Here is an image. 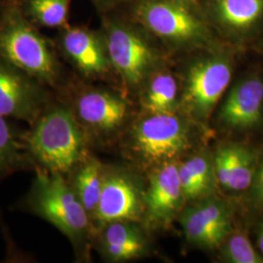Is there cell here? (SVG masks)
Instances as JSON below:
<instances>
[{"instance_id":"2","label":"cell","mask_w":263,"mask_h":263,"mask_svg":"<svg viewBox=\"0 0 263 263\" xmlns=\"http://www.w3.org/2000/svg\"><path fill=\"white\" fill-rule=\"evenodd\" d=\"M27 143L35 166L64 177L87 156L84 130L63 104H48L31 125Z\"/></svg>"},{"instance_id":"12","label":"cell","mask_w":263,"mask_h":263,"mask_svg":"<svg viewBox=\"0 0 263 263\" xmlns=\"http://www.w3.org/2000/svg\"><path fill=\"white\" fill-rule=\"evenodd\" d=\"M70 110L83 130L87 128L101 136H109L122 127L128 105L111 91L88 89L76 97Z\"/></svg>"},{"instance_id":"18","label":"cell","mask_w":263,"mask_h":263,"mask_svg":"<svg viewBox=\"0 0 263 263\" xmlns=\"http://www.w3.org/2000/svg\"><path fill=\"white\" fill-rule=\"evenodd\" d=\"M142 105L149 114H174L179 104V88L176 76L159 68L143 84Z\"/></svg>"},{"instance_id":"17","label":"cell","mask_w":263,"mask_h":263,"mask_svg":"<svg viewBox=\"0 0 263 263\" xmlns=\"http://www.w3.org/2000/svg\"><path fill=\"white\" fill-rule=\"evenodd\" d=\"M104 172L105 168L101 162L86 156L66 177L92 221L103 190Z\"/></svg>"},{"instance_id":"22","label":"cell","mask_w":263,"mask_h":263,"mask_svg":"<svg viewBox=\"0 0 263 263\" xmlns=\"http://www.w3.org/2000/svg\"><path fill=\"white\" fill-rule=\"evenodd\" d=\"M184 163L197 183L201 200L210 197L217 183L213 160L206 154H197Z\"/></svg>"},{"instance_id":"23","label":"cell","mask_w":263,"mask_h":263,"mask_svg":"<svg viewBox=\"0 0 263 263\" xmlns=\"http://www.w3.org/2000/svg\"><path fill=\"white\" fill-rule=\"evenodd\" d=\"M247 203L254 210H263V149L260 151L254 180L246 192Z\"/></svg>"},{"instance_id":"13","label":"cell","mask_w":263,"mask_h":263,"mask_svg":"<svg viewBox=\"0 0 263 263\" xmlns=\"http://www.w3.org/2000/svg\"><path fill=\"white\" fill-rule=\"evenodd\" d=\"M140 213V192L131 177L119 170L105 169L93 227L99 230L114 221H136Z\"/></svg>"},{"instance_id":"5","label":"cell","mask_w":263,"mask_h":263,"mask_svg":"<svg viewBox=\"0 0 263 263\" xmlns=\"http://www.w3.org/2000/svg\"><path fill=\"white\" fill-rule=\"evenodd\" d=\"M234 62L219 44L189 62L179 104L194 121L205 124L230 84Z\"/></svg>"},{"instance_id":"9","label":"cell","mask_w":263,"mask_h":263,"mask_svg":"<svg viewBox=\"0 0 263 263\" xmlns=\"http://www.w3.org/2000/svg\"><path fill=\"white\" fill-rule=\"evenodd\" d=\"M216 35L233 44L254 39L263 28V0H198Z\"/></svg>"},{"instance_id":"16","label":"cell","mask_w":263,"mask_h":263,"mask_svg":"<svg viewBox=\"0 0 263 263\" xmlns=\"http://www.w3.org/2000/svg\"><path fill=\"white\" fill-rule=\"evenodd\" d=\"M99 231L100 249L108 261H129L140 257L146 250L145 238L134 221H114Z\"/></svg>"},{"instance_id":"14","label":"cell","mask_w":263,"mask_h":263,"mask_svg":"<svg viewBox=\"0 0 263 263\" xmlns=\"http://www.w3.org/2000/svg\"><path fill=\"white\" fill-rule=\"evenodd\" d=\"M66 58L87 77H102L113 69L102 32L82 27H67L61 37Z\"/></svg>"},{"instance_id":"6","label":"cell","mask_w":263,"mask_h":263,"mask_svg":"<svg viewBox=\"0 0 263 263\" xmlns=\"http://www.w3.org/2000/svg\"><path fill=\"white\" fill-rule=\"evenodd\" d=\"M0 57L42 84L60 81L53 49L18 11L8 12L0 22Z\"/></svg>"},{"instance_id":"15","label":"cell","mask_w":263,"mask_h":263,"mask_svg":"<svg viewBox=\"0 0 263 263\" xmlns=\"http://www.w3.org/2000/svg\"><path fill=\"white\" fill-rule=\"evenodd\" d=\"M183 200L178 164L174 161L162 164L151 176L144 195L147 221L156 227L169 226Z\"/></svg>"},{"instance_id":"10","label":"cell","mask_w":263,"mask_h":263,"mask_svg":"<svg viewBox=\"0 0 263 263\" xmlns=\"http://www.w3.org/2000/svg\"><path fill=\"white\" fill-rule=\"evenodd\" d=\"M180 216V224L188 241L204 249H216L233 231L231 206L221 199L210 197L196 201Z\"/></svg>"},{"instance_id":"25","label":"cell","mask_w":263,"mask_h":263,"mask_svg":"<svg viewBox=\"0 0 263 263\" xmlns=\"http://www.w3.org/2000/svg\"><path fill=\"white\" fill-rule=\"evenodd\" d=\"M255 247L259 254L263 256V216L260 219L258 226H257V231H256V243Z\"/></svg>"},{"instance_id":"3","label":"cell","mask_w":263,"mask_h":263,"mask_svg":"<svg viewBox=\"0 0 263 263\" xmlns=\"http://www.w3.org/2000/svg\"><path fill=\"white\" fill-rule=\"evenodd\" d=\"M28 211L57 228L81 249L93 230V223L69 186L66 177L36 166L35 176L25 197Z\"/></svg>"},{"instance_id":"7","label":"cell","mask_w":263,"mask_h":263,"mask_svg":"<svg viewBox=\"0 0 263 263\" xmlns=\"http://www.w3.org/2000/svg\"><path fill=\"white\" fill-rule=\"evenodd\" d=\"M187 128L174 114H151L138 123L133 134L136 151L149 163L165 164L186 149Z\"/></svg>"},{"instance_id":"11","label":"cell","mask_w":263,"mask_h":263,"mask_svg":"<svg viewBox=\"0 0 263 263\" xmlns=\"http://www.w3.org/2000/svg\"><path fill=\"white\" fill-rule=\"evenodd\" d=\"M219 121L232 131H255L262 127V76L249 73L231 87L220 107Z\"/></svg>"},{"instance_id":"4","label":"cell","mask_w":263,"mask_h":263,"mask_svg":"<svg viewBox=\"0 0 263 263\" xmlns=\"http://www.w3.org/2000/svg\"><path fill=\"white\" fill-rule=\"evenodd\" d=\"M102 33L112 68L129 88L143 86L161 68L162 55L153 43L155 38L135 20L106 18Z\"/></svg>"},{"instance_id":"24","label":"cell","mask_w":263,"mask_h":263,"mask_svg":"<svg viewBox=\"0 0 263 263\" xmlns=\"http://www.w3.org/2000/svg\"><path fill=\"white\" fill-rule=\"evenodd\" d=\"M99 9L109 10L132 0H91Z\"/></svg>"},{"instance_id":"8","label":"cell","mask_w":263,"mask_h":263,"mask_svg":"<svg viewBox=\"0 0 263 263\" xmlns=\"http://www.w3.org/2000/svg\"><path fill=\"white\" fill-rule=\"evenodd\" d=\"M41 84L0 57V116L31 126L50 104Z\"/></svg>"},{"instance_id":"1","label":"cell","mask_w":263,"mask_h":263,"mask_svg":"<svg viewBox=\"0 0 263 263\" xmlns=\"http://www.w3.org/2000/svg\"><path fill=\"white\" fill-rule=\"evenodd\" d=\"M131 18L174 51L192 52L218 45L198 0H132Z\"/></svg>"},{"instance_id":"20","label":"cell","mask_w":263,"mask_h":263,"mask_svg":"<svg viewBox=\"0 0 263 263\" xmlns=\"http://www.w3.org/2000/svg\"><path fill=\"white\" fill-rule=\"evenodd\" d=\"M221 259L228 263H263V256L244 231H232L220 246Z\"/></svg>"},{"instance_id":"19","label":"cell","mask_w":263,"mask_h":263,"mask_svg":"<svg viewBox=\"0 0 263 263\" xmlns=\"http://www.w3.org/2000/svg\"><path fill=\"white\" fill-rule=\"evenodd\" d=\"M27 134L15 128L9 119L0 116V179L30 164L34 165L28 151Z\"/></svg>"},{"instance_id":"21","label":"cell","mask_w":263,"mask_h":263,"mask_svg":"<svg viewBox=\"0 0 263 263\" xmlns=\"http://www.w3.org/2000/svg\"><path fill=\"white\" fill-rule=\"evenodd\" d=\"M70 0H29L30 16L47 28L65 27Z\"/></svg>"}]
</instances>
